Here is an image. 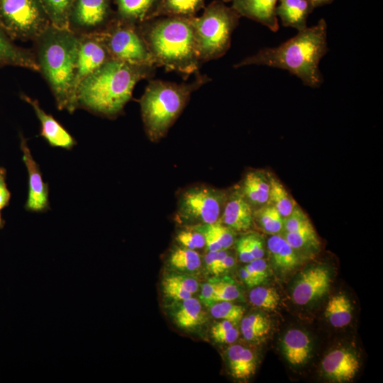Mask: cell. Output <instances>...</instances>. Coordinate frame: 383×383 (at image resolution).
Wrapping results in <instances>:
<instances>
[{"label": "cell", "instance_id": "obj_1", "mask_svg": "<svg viewBox=\"0 0 383 383\" xmlns=\"http://www.w3.org/2000/svg\"><path fill=\"white\" fill-rule=\"evenodd\" d=\"M155 68L109 60L79 85L77 109L108 118L117 117L131 99L136 84L151 78Z\"/></svg>", "mask_w": 383, "mask_h": 383}, {"label": "cell", "instance_id": "obj_2", "mask_svg": "<svg viewBox=\"0 0 383 383\" xmlns=\"http://www.w3.org/2000/svg\"><path fill=\"white\" fill-rule=\"evenodd\" d=\"M328 51L327 23L321 18L315 26L298 31L279 46L260 49L233 67L255 65L283 69L300 79L304 85L318 88L324 81L319 63Z\"/></svg>", "mask_w": 383, "mask_h": 383}, {"label": "cell", "instance_id": "obj_3", "mask_svg": "<svg viewBox=\"0 0 383 383\" xmlns=\"http://www.w3.org/2000/svg\"><path fill=\"white\" fill-rule=\"evenodd\" d=\"M33 42L39 72L48 83L57 109L72 113L77 109L75 76L79 35L68 28L51 24Z\"/></svg>", "mask_w": 383, "mask_h": 383}, {"label": "cell", "instance_id": "obj_4", "mask_svg": "<svg viewBox=\"0 0 383 383\" xmlns=\"http://www.w3.org/2000/svg\"><path fill=\"white\" fill-rule=\"evenodd\" d=\"M156 67L184 75L196 74L200 62L192 18L162 16L138 24Z\"/></svg>", "mask_w": 383, "mask_h": 383}, {"label": "cell", "instance_id": "obj_5", "mask_svg": "<svg viewBox=\"0 0 383 383\" xmlns=\"http://www.w3.org/2000/svg\"><path fill=\"white\" fill-rule=\"evenodd\" d=\"M190 83L150 81L140 99L141 117L148 138H162L187 106L192 94L210 81L207 75L196 73Z\"/></svg>", "mask_w": 383, "mask_h": 383}, {"label": "cell", "instance_id": "obj_6", "mask_svg": "<svg viewBox=\"0 0 383 383\" xmlns=\"http://www.w3.org/2000/svg\"><path fill=\"white\" fill-rule=\"evenodd\" d=\"M240 14L221 0L204 8L202 14L192 18L200 62L223 56L229 50L231 36L239 23Z\"/></svg>", "mask_w": 383, "mask_h": 383}, {"label": "cell", "instance_id": "obj_7", "mask_svg": "<svg viewBox=\"0 0 383 383\" xmlns=\"http://www.w3.org/2000/svg\"><path fill=\"white\" fill-rule=\"evenodd\" d=\"M0 24L13 40L33 41L50 21L39 0H0Z\"/></svg>", "mask_w": 383, "mask_h": 383}, {"label": "cell", "instance_id": "obj_8", "mask_svg": "<svg viewBox=\"0 0 383 383\" xmlns=\"http://www.w3.org/2000/svg\"><path fill=\"white\" fill-rule=\"evenodd\" d=\"M100 33L112 59L135 65L156 67L138 24L116 16Z\"/></svg>", "mask_w": 383, "mask_h": 383}, {"label": "cell", "instance_id": "obj_9", "mask_svg": "<svg viewBox=\"0 0 383 383\" xmlns=\"http://www.w3.org/2000/svg\"><path fill=\"white\" fill-rule=\"evenodd\" d=\"M228 192L208 185L182 191L178 198L177 218L189 226L212 223L220 219Z\"/></svg>", "mask_w": 383, "mask_h": 383}, {"label": "cell", "instance_id": "obj_10", "mask_svg": "<svg viewBox=\"0 0 383 383\" xmlns=\"http://www.w3.org/2000/svg\"><path fill=\"white\" fill-rule=\"evenodd\" d=\"M111 0H74L67 28L77 35L99 33L116 16Z\"/></svg>", "mask_w": 383, "mask_h": 383}, {"label": "cell", "instance_id": "obj_11", "mask_svg": "<svg viewBox=\"0 0 383 383\" xmlns=\"http://www.w3.org/2000/svg\"><path fill=\"white\" fill-rule=\"evenodd\" d=\"M112 59L101 33L79 35L76 63L75 93L81 82Z\"/></svg>", "mask_w": 383, "mask_h": 383}, {"label": "cell", "instance_id": "obj_12", "mask_svg": "<svg viewBox=\"0 0 383 383\" xmlns=\"http://www.w3.org/2000/svg\"><path fill=\"white\" fill-rule=\"evenodd\" d=\"M20 137V148L23 153V162L28 172V195L24 206L27 211L44 213L50 209L49 201V184L43 181L39 165L34 160L28 145L27 139L22 133Z\"/></svg>", "mask_w": 383, "mask_h": 383}, {"label": "cell", "instance_id": "obj_13", "mask_svg": "<svg viewBox=\"0 0 383 383\" xmlns=\"http://www.w3.org/2000/svg\"><path fill=\"white\" fill-rule=\"evenodd\" d=\"M331 285V272L323 265L305 269L298 277L292 289V299L298 305H306L324 296Z\"/></svg>", "mask_w": 383, "mask_h": 383}, {"label": "cell", "instance_id": "obj_14", "mask_svg": "<svg viewBox=\"0 0 383 383\" xmlns=\"http://www.w3.org/2000/svg\"><path fill=\"white\" fill-rule=\"evenodd\" d=\"M21 98L33 108L40 124L39 135L50 147L70 150L76 145L77 141L73 136L51 114L41 108L37 99L25 94H22Z\"/></svg>", "mask_w": 383, "mask_h": 383}, {"label": "cell", "instance_id": "obj_15", "mask_svg": "<svg viewBox=\"0 0 383 383\" xmlns=\"http://www.w3.org/2000/svg\"><path fill=\"white\" fill-rule=\"evenodd\" d=\"M325 377L335 382L351 381L360 369L357 355L345 348L335 349L328 353L321 362Z\"/></svg>", "mask_w": 383, "mask_h": 383}, {"label": "cell", "instance_id": "obj_16", "mask_svg": "<svg viewBox=\"0 0 383 383\" xmlns=\"http://www.w3.org/2000/svg\"><path fill=\"white\" fill-rule=\"evenodd\" d=\"M220 220L233 231H245L251 227L253 210L240 189L228 193Z\"/></svg>", "mask_w": 383, "mask_h": 383}, {"label": "cell", "instance_id": "obj_17", "mask_svg": "<svg viewBox=\"0 0 383 383\" xmlns=\"http://www.w3.org/2000/svg\"><path fill=\"white\" fill-rule=\"evenodd\" d=\"M278 0H233L232 7L240 14L257 21L273 32L279 30L275 10Z\"/></svg>", "mask_w": 383, "mask_h": 383}, {"label": "cell", "instance_id": "obj_18", "mask_svg": "<svg viewBox=\"0 0 383 383\" xmlns=\"http://www.w3.org/2000/svg\"><path fill=\"white\" fill-rule=\"evenodd\" d=\"M13 66L39 72L33 50L17 45L0 29V67Z\"/></svg>", "mask_w": 383, "mask_h": 383}, {"label": "cell", "instance_id": "obj_19", "mask_svg": "<svg viewBox=\"0 0 383 383\" xmlns=\"http://www.w3.org/2000/svg\"><path fill=\"white\" fill-rule=\"evenodd\" d=\"M276 16L285 27L302 30L307 28V18L314 7L310 0H278Z\"/></svg>", "mask_w": 383, "mask_h": 383}, {"label": "cell", "instance_id": "obj_20", "mask_svg": "<svg viewBox=\"0 0 383 383\" xmlns=\"http://www.w3.org/2000/svg\"><path fill=\"white\" fill-rule=\"evenodd\" d=\"M283 354L293 366L304 365L310 357L311 343L309 335L299 329L287 331L282 340Z\"/></svg>", "mask_w": 383, "mask_h": 383}, {"label": "cell", "instance_id": "obj_21", "mask_svg": "<svg viewBox=\"0 0 383 383\" xmlns=\"http://www.w3.org/2000/svg\"><path fill=\"white\" fill-rule=\"evenodd\" d=\"M267 250L273 266L279 272H290L299 263V255L283 235H272L267 240Z\"/></svg>", "mask_w": 383, "mask_h": 383}, {"label": "cell", "instance_id": "obj_22", "mask_svg": "<svg viewBox=\"0 0 383 383\" xmlns=\"http://www.w3.org/2000/svg\"><path fill=\"white\" fill-rule=\"evenodd\" d=\"M226 358L231 375L237 379L247 380L255 372L256 357L253 352L240 345H233L226 351Z\"/></svg>", "mask_w": 383, "mask_h": 383}, {"label": "cell", "instance_id": "obj_23", "mask_svg": "<svg viewBox=\"0 0 383 383\" xmlns=\"http://www.w3.org/2000/svg\"><path fill=\"white\" fill-rule=\"evenodd\" d=\"M171 311L175 324L180 328L192 330L202 325L206 321V314L200 301L192 297L177 301Z\"/></svg>", "mask_w": 383, "mask_h": 383}, {"label": "cell", "instance_id": "obj_24", "mask_svg": "<svg viewBox=\"0 0 383 383\" xmlns=\"http://www.w3.org/2000/svg\"><path fill=\"white\" fill-rule=\"evenodd\" d=\"M204 7L205 0H158L148 19L162 16L191 18Z\"/></svg>", "mask_w": 383, "mask_h": 383}, {"label": "cell", "instance_id": "obj_25", "mask_svg": "<svg viewBox=\"0 0 383 383\" xmlns=\"http://www.w3.org/2000/svg\"><path fill=\"white\" fill-rule=\"evenodd\" d=\"M240 191L252 206H261L267 204L270 192L268 177L258 170L248 172Z\"/></svg>", "mask_w": 383, "mask_h": 383}, {"label": "cell", "instance_id": "obj_26", "mask_svg": "<svg viewBox=\"0 0 383 383\" xmlns=\"http://www.w3.org/2000/svg\"><path fill=\"white\" fill-rule=\"evenodd\" d=\"M116 15L124 21L139 24L149 18L158 0H113Z\"/></svg>", "mask_w": 383, "mask_h": 383}, {"label": "cell", "instance_id": "obj_27", "mask_svg": "<svg viewBox=\"0 0 383 383\" xmlns=\"http://www.w3.org/2000/svg\"><path fill=\"white\" fill-rule=\"evenodd\" d=\"M325 316L333 327L343 328L348 325L353 317L350 299L343 294L332 296L326 305Z\"/></svg>", "mask_w": 383, "mask_h": 383}, {"label": "cell", "instance_id": "obj_28", "mask_svg": "<svg viewBox=\"0 0 383 383\" xmlns=\"http://www.w3.org/2000/svg\"><path fill=\"white\" fill-rule=\"evenodd\" d=\"M240 330L245 340L255 342L267 336L271 329L270 321L262 313H251L241 319Z\"/></svg>", "mask_w": 383, "mask_h": 383}, {"label": "cell", "instance_id": "obj_29", "mask_svg": "<svg viewBox=\"0 0 383 383\" xmlns=\"http://www.w3.org/2000/svg\"><path fill=\"white\" fill-rule=\"evenodd\" d=\"M283 236L297 254L300 252L312 253L319 248V240L313 226L298 231L284 232Z\"/></svg>", "mask_w": 383, "mask_h": 383}, {"label": "cell", "instance_id": "obj_30", "mask_svg": "<svg viewBox=\"0 0 383 383\" xmlns=\"http://www.w3.org/2000/svg\"><path fill=\"white\" fill-rule=\"evenodd\" d=\"M253 219L266 233L274 235L283 231L284 218L278 210L269 203L253 211Z\"/></svg>", "mask_w": 383, "mask_h": 383}, {"label": "cell", "instance_id": "obj_31", "mask_svg": "<svg viewBox=\"0 0 383 383\" xmlns=\"http://www.w3.org/2000/svg\"><path fill=\"white\" fill-rule=\"evenodd\" d=\"M270 183L269 204L273 205L283 218L287 217L296 205L284 185L277 178L268 175Z\"/></svg>", "mask_w": 383, "mask_h": 383}, {"label": "cell", "instance_id": "obj_32", "mask_svg": "<svg viewBox=\"0 0 383 383\" xmlns=\"http://www.w3.org/2000/svg\"><path fill=\"white\" fill-rule=\"evenodd\" d=\"M39 1L52 26L67 28L69 14L74 0Z\"/></svg>", "mask_w": 383, "mask_h": 383}, {"label": "cell", "instance_id": "obj_33", "mask_svg": "<svg viewBox=\"0 0 383 383\" xmlns=\"http://www.w3.org/2000/svg\"><path fill=\"white\" fill-rule=\"evenodd\" d=\"M170 264L174 268L181 271H194L201 266V257L194 250L184 247L174 250L169 258Z\"/></svg>", "mask_w": 383, "mask_h": 383}, {"label": "cell", "instance_id": "obj_34", "mask_svg": "<svg viewBox=\"0 0 383 383\" xmlns=\"http://www.w3.org/2000/svg\"><path fill=\"white\" fill-rule=\"evenodd\" d=\"M249 299L253 306L267 311L276 309L280 301L274 289L265 287H254L249 293Z\"/></svg>", "mask_w": 383, "mask_h": 383}, {"label": "cell", "instance_id": "obj_35", "mask_svg": "<svg viewBox=\"0 0 383 383\" xmlns=\"http://www.w3.org/2000/svg\"><path fill=\"white\" fill-rule=\"evenodd\" d=\"M209 306L212 316L216 318L228 320L235 324L242 319L245 311L243 306L234 304L230 301H216Z\"/></svg>", "mask_w": 383, "mask_h": 383}, {"label": "cell", "instance_id": "obj_36", "mask_svg": "<svg viewBox=\"0 0 383 383\" xmlns=\"http://www.w3.org/2000/svg\"><path fill=\"white\" fill-rule=\"evenodd\" d=\"M213 284V301H233L240 296V292L233 279L229 277L211 279Z\"/></svg>", "mask_w": 383, "mask_h": 383}, {"label": "cell", "instance_id": "obj_37", "mask_svg": "<svg viewBox=\"0 0 383 383\" xmlns=\"http://www.w3.org/2000/svg\"><path fill=\"white\" fill-rule=\"evenodd\" d=\"M313 226L305 212L296 205L289 216L284 218V232L298 231Z\"/></svg>", "mask_w": 383, "mask_h": 383}, {"label": "cell", "instance_id": "obj_38", "mask_svg": "<svg viewBox=\"0 0 383 383\" xmlns=\"http://www.w3.org/2000/svg\"><path fill=\"white\" fill-rule=\"evenodd\" d=\"M177 241L182 247L196 250L205 246V239L203 234L193 226L180 231L176 236Z\"/></svg>", "mask_w": 383, "mask_h": 383}, {"label": "cell", "instance_id": "obj_39", "mask_svg": "<svg viewBox=\"0 0 383 383\" xmlns=\"http://www.w3.org/2000/svg\"><path fill=\"white\" fill-rule=\"evenodd\" d=\"M209 225L223 250H227L232 246L235 238L232 229L223 224L220 219Z\"/></svg>", "mask_w": 383, "mask_h": 383}, {"label": "cell", "instance_id": "obj_40", "mask_svg": "<svg viewBox=\"0 0 383 383\" xmlns=\"http://www.w3.org/2000/svg\"><path fill=\"white\" fill-rule=\"evenodd\" d=\"M164 281L181 287L192 294L199 288L198 281L194 277L187 274L168 275L164 279Z\"/></svg>", "mask_w": 383, "mask_h": 383}, {"label": "cell", "instance_id": "obj_41", "mask_svg": "<svg viewBox=\"0 0 383 383\" xmlns=\"http://www.w3.org/2000/svg\"><path fill=\"white\" fill-rule=\"evenodd\" d=\"M162 285L165 296L174 301H181L192 296V294L188 291L164 280Z\"/></svg>", "mask_w": 383, "mask_h": 383}, {"label": "cell", "instance_id": "obj_42", "mask_svg": "<svg viewBox=\"0 0 383 383\" xmlns=\"http://www.w3.org/2000/svg\"><path fill=\"white\" fill-rule=\"evenodd\" d=\"M246 238L253 258H263L265 247L262 238L256 233L248 234Z\"/></svg>", "mask_w": 383, "mask_h": 383}, {"label": "cell", "instance_id": "obj_43", "mask_svg": "<svg viewBox=\"0 0 383 383\" xmlns=\"http://www.w3.org/2000/svg\"><path fill=\"white\" fill-rule=\"evenodd\" d=\"M245 267L250 273L264 281L268 276L267 265L263 258L254 259Z\"/></svg>", "mask_w": 383, "mask_h": 383}, {"label": "cell", "instance_id": "obj_44", "mask_svg": "<svg viewBox=\"0 0 383 383\" xmlns=\"http://www.w3.org/2000/svg\"><path fill=\"white\" fill-rule=\"evenodd\" d=\"M11 192L6 184V170L0 167V210L9 205Z\"/></svg>", "mask_w": 383, "mask_h": 383}, {"label": "cell", "instance_id": "obj_45", "mask_svg": "<svg viewBox=\"0 0 383 383\" xmlns=\"http://www.w3.org/2000/svg\"><path fill=\"white\" fill-rule=\"evenodd\" d=\"M236 250L241 262L248 263L254 260L248 243L246 235L242 236L237 240Z\"/></svg>", "mask_w": 383, "mask_h": 383}, {"label": "cell", "instance_id": "obj_46", "mask_svg": "<svg viewBox=\"0 0 383 383\" xmlns=\"http://www.w3.org/2000/svg\"><path fill=\"white\" fill-rule=\"evenodd\" d=\"M239 336V332L236 328L233 327L224 332L211 335L213 340L218 343L230 344L234 343Z\"/></svg>", "mask_w": 383, "mask_h": 383}, {"label": "cell", "instance_id": "obj_47", "mask_svg": "<svg viewBox=\"0 0 383 383\" xmlns=\"http://www.w3.org/2000/svg\"><path fill=\"white\" fill-rule=\"evenodd\" d=\"M213 296H214L213 284L211 282V280H210L208 282H206L204 284L201 288L200 299L206 306H209L213 303H214Z\"/></svg>", "mask_w": 383, "mask_h": 383}, {"label": "cell", "instance_id": "obj_48", "mask_svg": "<svg viewBox=\"0 0 383 383\" xmlns=\"http://www.w3.org/2000/svg\"><path fill=\"white\" fill-rule=\"evenodd\" d=\"M240 276L248 287H255L262 284L264 280L250 273L244 267L240 270Z\"/></svg>", "mask_w": 383, "mask_h": 383}, {"label": "cell", "instance_id": "obj_49", "mask_svg": "<svg viewBox=\"0 0 383 383\" xmlns=\"http://www.w3.org/2000/svg\"><path fill=\"white\" fill-rule=\"evenodd\" d=\"M235 264L234 257L228 253L217 266L214 274H219L231 269Z\"/></svg>", "mask_w": 383, "mask_h": 383}, {"label": "cell", "instance_id": "obj_50", "mask_svg": "<svg viewBox=\"0 0 383 383\" xmlns=\"http://www.w3.org/2000/svg\"><path fill=\"white\" fill-rule=\"evenodd\" d=\"M235 323L228 320H223L220 322L214 324L211 329V335L218 334L222 332H224L228 329L234 327Z\"/></svg>", "mask_w": 383, "mask_h": 383}, {"label": "cell", "instance_id": "obj_51", "mask_svg": "<svg viewBox=\"0 0 383 383\" xmlns=\"http://www.w3.org/2000/svg\"><path fill=\"white\" fill-rule=\"evenodd\" d=\"M218 251H208L204 257L206 269L212 274L216 263Z\"/></svg>", "mask_w": 383, "mask_h": 383}, {"label": "cell", "instance_id": "obj_52", "mask_svg": "<svg viewBox=\"0 0 383 383\" xmlns=\"http://www.w3.org/2000/svg\"><path fill=\"white\" fill-rule=\"evenodd\" d=\"M314 8L331 4L333 0H310Z\"/></svg>", "mask_w": 383, "mask_h": 383}, {"label": "cell", "instance_id": "obj_53", "mask_svg": "<svg viewBox=\"0 0 383 383\" xmlns=\"http://www.w3.org/2000/svg\"><path fill=\"white\" fill-rule=\"evenodd\" d=\"M4 224H5V221L4 220V218L1 216V210H0V229L4 228Z\"/></svg>", "mask_w": 383, "mask_h": 383}, {"label": "cell", "instance_id": "obj_54", "mask_svg": "<svg viewBox=\"0 0 383 383\" xmlns=\"http://www.w3.org/2000/svg\"><path fill=\"white\" fill-rule=\"evenodd\" d=\"M223 1V2L226 3V2H231L233 0H221Z\"/></svg>", "mask_w": 383, "mask_h": 383}, {"label": "cell", "instance_id": "obj_55", "mask_svg": "<svg viewBox=\"0 0 383 383\" xmlns=\"http://www.w3.org/2000/svg\"><path fill=\"white\" fill-rule=\"evenodd\" d=\"M0 29H2L4 30V29H3L2 26H1V24H0Z\"/></svg>", "mask_w": 383, "mask_h": 383}]
</instances>
